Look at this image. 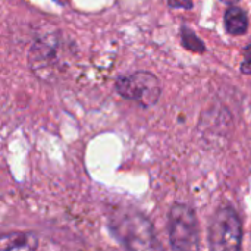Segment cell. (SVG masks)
<instances>
[{
  "mask_svg": "<svg viewBox=\"0 0 251 251\" xmlns=\"http://www.w3.org/2000/svg\"><path fill=\"white\" fill-rule=\"evenodd\" d=\"M225 26L229 34L241 35L249 28V19L240 7H229L225 13Z\"/></svg>",
  "mask_w": 251,
  "mask_h": 251,
  "instance_id": "obj_6",
  "label": "cell"
},
{
  "mask_svg": "<svg viewBox=\"0 0 251 251\" xmlns=\"http://www.w3.org/2000/svg\"><path fill=\"white\" fill-rule=\"evenodd\" d=\"M37 237L29 232L4 234L0 240V251H37Z\"/></svg>",
  "mask_w": 251,
  "mask_h": 251,
  "instance_id": "obj_5",
  "label": "cell"
},
{
  "mask_svg": "<svg viewBox=\"0 0 251 251\" xmlns=\"http://www.w3.org/2000/svg\"><path fill=\"white\" fill-rule=\"evenodd\" d=\"M243 226L237 212L229 207H221L210 224L209 243L210 251H241Z\"/></svg>",
  "mask_w": 251,
  "mask_h": 251,
  "instance_id": "obj_3",
  "label": "cell"
},
{
  "mask_svg": "<svg viewBox=\"0 0 251 251\" xmlns=\"http://www.w3.org/2000/svg\"><path fill=\"white\" fill-rule=\"evenodd\" d=\"M110 229L128 251H163L151 224L143 215L121 212L112 218Z\"/></svg>",
  "mask_w": 251,
  "mask_h": 251,
  "instance_id": "obj_1",
  "label": "cell"
},
{
  "mask_svg": "<svg viewBox=\"0 0 251 251\" xmlns=\"http://www.w3.org/2000/svg\"><path fill=\"white\" fill-rule=\"evenodd\" d=\"M116 90L122 97L134 100L141 106L154 104L160 96V84L157 78L149 72H137L119 78Z\"/></svg>",
  "mask_w": 251,
  "mask_h": 251,
  "instance_id": "obj_4",
  "label": "cell"
},
{
  "mask_svg": "<svg viewBox=\"0 0 251 251\" xmlns=\"http://www.w3.org/2000/svg\"><path fill=\"white\" fill-rule=\"evenodd\" d=\"M168 232L172 251H200L197 218L188 204L176 203L172 206L168 218Z\"/></svg>",
  "mask_w": 251,
  "mask_h": 251,
  "instance_id": "obj_2",
  "label": "cell"
},
{
  "mask_svg": "<svg viewBox=\"0 0 251 251\" xmlns=\"http://www.w3.org/2000/svg\"><path fill=\"white\" fill-rule=\"evenodd\" d=\"M169 4L172 7H191V3L188 0H169Z\"/></svg>",
  "mask_w": 251,
  "mask_h": 251,
  "instance_id": "obj_7",
  "label": "cell"
}]
</instances>
